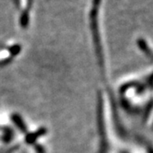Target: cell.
<instances>
[{"instance_id": "1", "label": "cell", "mask_w": 153, "mask_h": 153, "mask_svg": "<svg viewBox=\"0 0 153 153\" xmlns=\"http://www.w3.org/2000/svg\"><path fill=\"white\" fill-rule=\"evenodd\" d=\"M28 20H29V14H28V10H25L23 11L21 18V23L23 27H26L27 26Z\"/></svg>"}, {"instance_id": "2", "label": "cell", "mask_w": 153, "mask_h": 153, "mask_svg": "<svg viewBox=\"0 0 153 153\" xmlns=\"http://www.w3.org/2000/svg\"><path fill=\"white\" fill-rule=\"evenodd\" d=\"M100 1L101 0H93V5L94 9H97L98 8V6L100 4Z\"/></svg>"}]
</instances>
